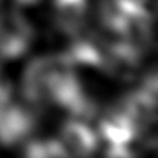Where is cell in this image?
Wrapping results in <instances>:
<instances>
[{"label":"cell","instance_id":"obj_1","mask_svg":"<svg viewBox=\"0 0 158 158\" xmlns=\"http://www.w3.org/2000/svg\"><path fill=\"white\" fill-rule=\"evenodd\" d=\"M34 41V28L22 13L5 10L0 13V57L16 59L27 53Z\"/></svg>","mask_w":158,"mask_h":158},{"label":"cell","instance_id":"obj_2","mask_svg":"<svg viewBox=\"0 0 158 158\" xmlns=\"http://www.w3.org/2000/svg\"><path fill=\"white\" fill-rule=\"evenodd\" d=\"M139 60L141 51L122 38L108 44L102 70L122 81H130L139 70Z\"/></svg>","mask_w":158,"mask_h":158},{"label":"cell","instance_id":"obj_3","mask_svg":"<svg viewBox=\"0 0 158 158\" xmlns=\"http://www.w3.org/2000/svg\"><path fill=\"white\" fill-rule=\"evenodd\" d=\"M118 107L132 120L141 133L155 122V108H157V95L145 91L143 88L133 91L118 102Z\"/></svg>","mask_w":158,"mask_h":158},{"label":"cell","instance_id":"obj_4","mask_svg":"<svg viewBox=\"0 0 158 158\" xmlns=\"http://www.w3.org/2000/svg\"><path fill=\"white\" fill-rule=\"evenodd\" d=\"M98 130L110 147H126L139 135L136 126L118 106L102 118Z\"/></svg>","mask_w":158,"mask_h":158},{"label":"cell","instance_id":"obj_5","mask_svg":"<svg viewBox=\"0 0 158 158\" xmlns=\"http://www.w3.org/2000/svg\"><path fill=\"white\" fill-rule=\"evenodd\" d=\"M62 145L64 147L68 155L86 157L92 154L98 147V136L89 126L72 120L62 127Z\"/></svg>","mask_w":158,"mask_h":158},{"label":"cell","instance_id":"obj_6","mask_svg":"<svg viewBox=\"0 0 158 158\" xmlns=\"http://www.w3.org/2000/svg\"><path fill=\"white\" fill-rule=\"evenodd\" d=\"M86 12L88 0H54V21L64 34H81Z\"/></svg>","mask_w":158,"mask_h":158},{"label":"cell","instance_id":"obj_7","mask_svg":"<svg viewBox=\"0 0 158 158\" xmlns=\"http://www.w3.org/2000/svg\"><path fill=\"white\" fill-rule=\"evenodd\" d=\"M25 154L28 157H68V152L60 141L48 139V141H34L25 148Z\"/></svg>","mask_w":158,"mask_h":158},{"label":"cell","instance_id":"obj_8","mask_svg":"<svg viewBox=\"0 0 158 158\" xmlns=\"http://www.w3.org/2000/svg\"><path fill=\"white\" fill-rule=\"evenodd\" d=\"M41 0H15V3L19 6H34L40 3Z\"/></svg>","mask_w":158,"mask_h":158}]
</instances>
